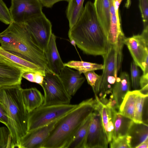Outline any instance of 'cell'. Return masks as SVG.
I'll return each mask as SVG.
<instances>
[{"label":"cell","instance_id":"1","mask_svg":"<svg viewBox=\"0 0 148 148\" xmlns=\"http://www.w3.org/2000/svg\"><path fill=\"white\" fill-rule=\"evenodd\" d=\"M76 45L85 54L103 56L109 49L107 34L99 22L93 3L88 1L75 25L68 32Z\"/></svg>","mask_w":148,"mask_h":148},{"label":"cell","instance_id":"2","mask_svg":"<svg viewBox=\"0 0 148 148\" xmlns=\"http://www.w3.org/2000/svg\"><path fill=\"white\" fill-rule=\"evenodd\" d=\"M0 43L5 51L38 65L46 73L52 72L48 67L45 53L38 46L25 23L12 21L0 33Z\"/></svg>","mask_w":148,"mask_h":148},{"label":"cell","instance_id":"3","mask_svg":"<svg viewBox=\"0 0 148 148\" xmlns=\"http://www.w3.org/2000/svg\"><path fill=\"white\" fill-rule=\"evenodd\" d=\"M97 106V99L92 98L77 104L57 121L41 148H67L79 128Z\"/></svg>","mask_w":148,"mask_h":148},{"label":"cell","instance_id":"4","mask_svg":"<svg viewBox=\"0 0 148 148\" xmlns=\"http://www.w3.org/2000/svg\"><path fill=\"white\" fill-rule=\"evenodd\" d=\"M21 89V85L0 87V102L8 114L6 126L11 135L12 148L16 145L21 147L20 139L27 132L29 113L23 102Z\"/></svg>","mask_w":148,"mask_h":148},{"label":"cell","instance_id":"5","mask_svg":"<svg viewBox=\"0 0 148 148\" xmlns=\"http://www.w3.org/2000/svg\"><path fill=\"white\" fill-rule=\"evenodd\" d=\"M103 71L93 91L100 101L106 104L113 99L112 89L121 66L123 55L113 47L103 56Z\"/></svg>","mask_w":148,"mask_h":148},{"label":"cell","instance_id":"6","mask_svg":"<svg viewBox=\"0 0 148 148\" xmlns=\"http://www.w3.org/2000/svg\"><path fill=\"white\" fill-rule=\"evenodd\" d=\"M77 104L42 105L28 114L27 132L58 119L75 108Z\"/></svg>","mask_w":148,"mask_h":148},{"label":"cell","instance_id":"7","mask_svg":"<svg viewBox=\"0 0 148 148\" xmlns=\"http://www.w3.org/2000/svg\"><path fill=\"white\" fill-rule=\"evenodd\" d=\"M42 88L44 93L42 105L70 104L72 96L66 91L58 75L52 72L46 73Z\"/></svg>","mask_w":148,"mask_h":148},{"label":"cell","instance_id":"8","mask_svg":"<svg viewBox=\"0 0 148 148\" xmlns=\"http://www.w3.org/2000/svg\"><path fill=\"white\" fill-rule=\"evenodd\" d=\"M134 62L141 69L143 74L148 73V28H144L140 34L125 39Z\"/></svg>","mask_w":148,"mask_h":148},{"label":"cell","instance_id":"9","mask_svg":"<svg viewBox=\"0 0 148 148\" xmlns=\"http://www.w3.org/2000/svg\"><path fill=\"white\" fill-rule=\"evenodd\" d=\"M25 23L38 46L45 53L52 33L50 21L43 13Z\"/></svg>","mask_w":148,"mask_h":148},{"label":"cell","instance_id":"10","mask_svg":"<svg viewBox=\"0 0 148 148\" xmlns=\"http://www.w3.org/2000/svg\"><path fill=\"white\" fill-rule=\"evenodd\" d=\"M38 0H11L9 8L12 21L25 23L43 13Z\"/></svg>","mask_w":148,"mask_h":148},{"label":"cell","instance_id":"11","mask_svg":"<svg viewBox=\"0 0 148 148\" xmlns=\"http://www.w3.org/2000/svg\"><path fill=\"white\" fill-rule=\"evenodd\" d=\"M109 144L101 115L97 107L92 113L84 148H107Z\"/></svg>","mask_w":148,"mask_h":148},{"label":"cell","instance_id":"12","mask_svg":"<svg viewBox=\"0 0 148 148\" xmlns=\"http://www.w3.org/2000/svg\"><path fill=\"white\" fill-rule=\"evenodd\" d=\"M59 119L47 125L27 132L20 139L21 148H41Z\"/></svg>","mask_w":148,"mask_h":148},{"label":"cell","instance_id":"13","mask_svg":"<svg viewBox=\"0 0 148 148\" xmlns=\"http://www.w3.org/2000/svg\"><path fill=\"white\" fill-rule=\"evenodd\" d=\"M24 73L15 65L0 57V87L21 85Z\"/></svg>","mask_w":148,"mask_h":148},{"label":"cell","instance_id":"14","mask_svg":"<svg viewBox=\"0 0 148 148\" xmlns=\"http://www.w3.org/2000/svg\"><path fill=\"white\" fill-rule=\"evenodd\" d=\"M97 109L101 114L104 129L109 143L114 139V129L115 117L118 110L110 103L104 104L97 96Z\"/></svg>","mask_w":148,"mask_h":148},{"label":"cell","instance_id":"15","mask_svg":"<svg viewBox=\"0 0 148 148\" xmlns=\"http://www.w3.org/2000/svg\"><path fill=\"white\" fill-rule=\"evenodd\" d=\"M81 74L77 70L64 66L58 75L66 91L71 96L75 94L85 81Z\"/></svg>","mask_w":148,"mask_h":148},{"label":"cell","instance_id":"16","mask_svg":"<svg viewBox=\"0 0 148 148\" xmlns=\"http://www.w3.org/2000/svg\"><path fill=\"white\" fill-rule=\"evenodd\" d=\"M56 39V36L52 33L45 54L49 69L53 73L59 75L64 66L57 48Z\"/></svg>","mask_w":148,"mask_h":148},{"label":"cell","instance_id":"17","mask_svg":"<svg viewBox=\"0 0 148 148\" xmlns=\"http://www.w3.org/2000/svg\"><path fill=\"white\" fill-rule=\"evenodd\" d=\"M0 57L17 66L24 72H38L44 76L45 71L38 65L13 55L3 49L0 46Z\"/></svg>","mask_w":148,"mask_h":148},{"label":"cell","instance_id":"18","mask_svg":"<svg viewBox=\"0 0 148 148\" xmlns=\"http://www.w3.org/2000/svg\"><path fill=\"white\" fill-rule=\"evenodd\" d=\"M130 85L128 74L125 72H121L117 77L112 89L114 99L118 110L125 95L130 90Z\"/></svg>","mask_w":148,"mask_h":148},{"label":"cell","instance_id":"19","mask_svg":"<svg viewBox=\"0 0 148 148\" xmlns=\"http://www.w3.org/2000/svg\"><path fill=\"white\" fill-rule=\"evenodd\" d=\"M127 135L130 138L131 148H136L148 138V123H136L133 121Z\"/></svg>","mask_w":148,"mask_h":148},{"label":"cell","instance_id":"20","mask_svg":"<svg viewBox=\"0 0 148 148\" xmlns=\"http://www.w3.org/2000/svg\"><path fill=\"white\" fill-rule=\"evenodd\" d=\"M21 91L24 105L28 113L43 104L44 96L36 88H22Z\"/></svg>","mask_w":148,"mask_h":148},{"label":"cell","instance_id":"21","mask_svg":"<svg viewBox=\"0 0 148 148\" xmlns=\"http://www.w3.org/2000/svg\"><path fill=\"white\" fill-rule=\"evenodd\" d=\"M93 4L98 19L107 37L110 19V0H95Z\"/></svg>","mask_w":148,"mask_h":148},{"label":"cell","instance_id":"22","mask_svg":"<svg viewBox=\"0 0 148 148\" xmlns=\"http://www.w3.org/2000/svg\"><path fill=\"white\" fill-rule=\"evenodd\" d=\"M84 0H69L66 11V18L69 21V29L76 23L83 10Z\"/></svg>","mask_w":148,"mask_h":148},{"label":"cell","instance_id":"23","mask_svg":"<svg viewBox=\"0 0 148 148\" xmlns=\"http://www.w3.org/2000/svg\"><path fill=\"white\" fill-rule=\"evenodd\" d=\"M92 113L79 128L67 148H84L86 139L92 119Z\"/></svg>","mask_w":148,"mask_h":148},{"label":"cell","instance_id":"24","mask_svg":"<svg viewBox=\"0 0 148 148\" xmlns=\"http://www.w3.org/2000/svg\"><path fill=\"white\" fill-rule=\"evenodd\" d=\"M135 107V90L129 91L125 95L118 112L134 121Z\"/></svg>","mask_w":148,"mask_h":148},{"label":"cell","instance_id":"25","mask_svg":"<svg viewBox=\"0 0 148 148\" xmlns=\"http://www.w3.org/2000/svg\"><path fill=\"white\" fill-rule=\"evenodd\" d=\"M133 121L117 111L116 114L114 121V139L120 136L126 135Z\"/></svg>","mask_w":148,"mask_h":148},{"label":"cell","instance_id":"26","mask_svg":"<svg viewBox=\"0 0 148 148\" xmlns=\"http://www.w3.org/2000/svg\"><path fill=\"white\" fill-rule=\"evenodd\" d=\"M64 64V66L76 70L81 74L91 70L103 69V64L83 61L72 60Z\"/></svg>","mask_w":148,"mask_h":148},{"label":"cell","instance_id":"27","mask_svg":"<svg viewBox=\"0 0 148 148\" xmlns=\"http://www.w3.org/2000/svg\"><path fill=\"white\" fill-rule=\"evenodd\" d=\"M135 90V107L134 121L141 123L143 121V113L144 106L148 95H145L139 90Z\"/></svg>","mask_w":148,"mask_h":148},{"label":"cell","instance_id":"28","mask_svg":"<svg viewBox=\"0 0 148 148\" xmlns=\"http://www.w3.org/2000/svg\"><path fill=\"white\" fill-rule=\"evenodd\" d=\"M11 135L7 127H0V148H12Z\"/></svg>","mask_w":148,"mask_h":148},{"label":"cell","instance_id":"29","mask_svg":"<svg viewBox=\"0 0 148 148\" xmlns=\"http://www.w3.org/2000/svg\"><path fill=\"white\" fill-rule=\"evenodd\" d=\"M130 142V138L127 135L115 138L109 144L110 148H131Z\"/></svg>","mask_w":148,"mask_h":148},{"label":"cell","instance_id":"30","mask_svg":"<svg viewBox=\"0 0 148 148\" xmlns=\"http://www.w3.org/2000/svg\"><path fill=\"white\" fill-rule=\"evenodd\" d=\"M138 66L133 61L130 65L132 86L134 90H138L140 87V73Z\"/></svg>","mask_w":148,"mask_h":148},{"label":"cell","instance_id":"31","mask_svg":"<svg viewBox=\"0 0 148 148\" xmlns=\"http://www.w3.org/2000/svg\"><path fill=\"white\" fill-rule=\"evenodd\" d=\"M0 21L6 25L12 21L9 9L3 0H0Z\"/></svg>","mask_w":148,"mask_h":148},{"label":"cell","instance_id":"32","mask_svg":"<svg viewBox=\"0 0 148 148\" xmlns=\"http://www.w3.org/2000/svg\"><path fill=\"white\" fill-rule=\"evenodd\" d=\"M44 76L38 72H27L23 73L22 77L28 81L38 84L42 87Z\"/></svg>","mask_w":148,"mask_h":148},{"label":"cell","instance_id":"33","mask_svg":"<svg viewBox=\"0 0 148 148\" xmlns=\"http://www.w3.org/2000/svg\"><path fill=\"white\" fill-rule=\"evenodd\" d=\"M139 7L144 24V28L148 27V0H139Z\"/></svg>","mask_w":148,"mask_h":148},{"label":"cell","instance_id":"34","mask_svg":"<svg viewBox=\"0 0 148 148\" xmlns=\"http://www.w3.org/2000/svg\"><path fill=\"white\" fill-rule=\"evenodd\" d=\"M83 74L85 77L88 84L91 86L93 91L96 84L99 79L101 75L96 74L95 70L89 71Z\"/></svg>","mask_w":148,"mask_h":148},{"label":"cell","instance_id":"35","mask_svg":"<svg viewBox=\"0 0 148 148\" xmlns=\"http://www.w3.org/2000/svg\"><path fill=\"white\" fill-rule=\"evenodd\" d=\"M139 85L141 93L145 95H148V73L143 74L140 77Z\"/></svg>","mask_w":148,"mask_h":148},{"label":"cell","instance_id":"36","mask_svg":"<svg viewBox=\"0 0 148 148\" xmlns=\"http://www.w3.org/2000/svg\"><path fill=\"white\" fill-rule=\"evenodd\" d=\"M8 117L7 112L3 105L0 102V122L7 126Z\"/></svg>","mask_w":148,"mask_h":148},{"label":"cell","instance_id":"37","mask_svg":"<svg viewBox=\"0 0 148 148\" xmlns=\"http://www.w3.org/2000/svg\"><path fill=\"white\" fill-rule=\"evenodd\" d=\"M42 7L47 8H51L56 3L62 1L67 2L69 0H38Z\"/></svg>","mask_w":148,"mask_h":148},{"label":"cell","instance_id":"38","mask_svg":"<svg viewBox=\"0 0 148 148\" xmlns=\"http://www.w3.org/2000/svg\"><path fill=\"white\" fill-rule=\"evenodd\" d=\"M148 138L141 143L136 148H148Z\"/></svg>","mask_w":148,"mask_h":148},{"label":"cell","instance_id":"39","mask_svg":"<svg viewBox=\"0 0 148 148\" xmlns=\"http://www.w3.org/2000/svg\"><path fill=\"white\" fill-rule=\"evenodd\" d=\"M69 39L70 41V42L71 44L73 45L75 47H76V43L74 40L72 38L69 37Z\"/></svg>","mask_w":148,"mask_h":148}]
</instances>
